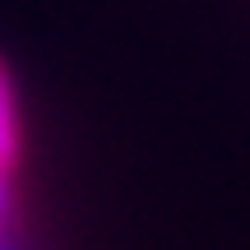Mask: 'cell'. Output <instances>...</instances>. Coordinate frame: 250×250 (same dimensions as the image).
<instances>
[{
  "label": "cell",
  "instance_id": "cell-2",
  "mask_svg": "<svg viewBox=\"0 0 250 250\" xmlns=\"http://www.w3.org/2000/svg\"><path fill=\"white\" fill-rule=\"evenodd\" d=\"M5 213H9V190H5V167H0V223H5Z\"/></svg>",
  "mask_w": 250,
  "mask_h": 250
},
{
  "label": "cell",
  "instance_id": "cell-3",
  "mask_svg": "<svg viewBox=\"0 0 250 250\" xmlns=\"http://www.w3.org/2000/svg\"><path fill=\"white\" fill-rule=\"evenodd\" d=\"M0 250H19V246H14V241H9V236H5V232H0Z\"/></svg>",
  "mask_w": 250,
  "mask_h": 250
},
{
  "label": "cell",
  "instance_id": "cell-1",
  "mask_svg": "<svg viewBox=\"0 0 250 250\" xmlns=\"http://www.w3.org/2000/svg\"><path fill=\"white\" fill-rule=\"evenodd\" d=\"M14 139H19V130H14V102H9V79H5V70H0V167L14 162Z\"/></svg>",
  "mask_w": 250,
  "mask_h": 250
}]
</instances>
